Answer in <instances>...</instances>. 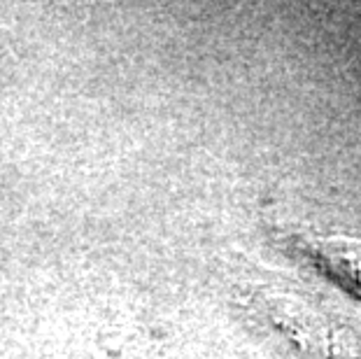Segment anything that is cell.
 I'll use <instances>...</instances> for the list:
<instances>
[{
	"mask_svg": "<svg viewBox=\"0 0 361 359\" xmlns=\"http://www.w3.org/2000/svg\"><path fill=\"white\" fill-rule=\"evenodd\" d=\"M261 305H264L261 308L264 317L275 324V329L303 355H308L310 359H341V355L334 353V339L326 320L314 315L308 305L291 299V296L271 292L261 296Z\"/></svg>",
	"mask_w": 361,
	"mask_h": 359,
	"instance_id": "1",
	"label": "cell"
},
{
	"mask_svg": "<svg viewBox=\"0 0 361 359\" xmlns=\"http://www.w3.org/2000/svg\"><path fill=\"white\" fill-rule=\"evenodd\" d=\"M291 245L319 273L361 299V243L350 238H296Z\"/></svg>",
	"mask_w": 361,
	"mask_h": 359,
	"instance_id": "2",
	"label": "cell"
}]
</instances>
